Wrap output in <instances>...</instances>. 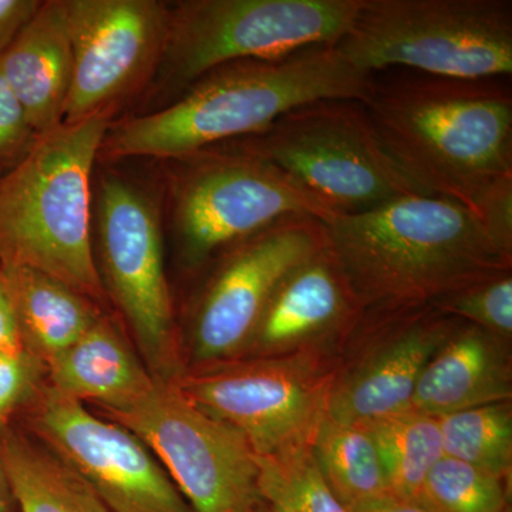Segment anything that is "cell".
Returning a JSON list of instances; mask_svg holds the SVG:
<instances>
[{
  "label": "cell",
  "mask_w": 512,
  "mask_h": 512,
  "mask_svg": "<svg viewBox=\"0 0 512 512\" xmlns=\"http://www.w3.org/2000/svg\"><path fill=\"white\" fill-rule=\"evenodd\" d=\"M377 137L423 195L480 214L512 183V89L508 77L458 80L409 70L373 74L365 101Z\"/></svg>",
  "instance_id": "obj_1"
},
{
  "label": "cell",
  "mask_w": 512,
  "mask_h": 512,
  "mask_svg": "<svg viewBox=\"0 0 512 512\" xmlns=\"http://www.w3.org/2000/svg\"><path fill=\"white\" fill-rule=\"evenodd\" d=\"M370 86L372 76L357 72L336 46L224 64L167 106L111 123L100 154L111 160H178L255 136L303 104L333 99L365 103Z\"/></svg>",
  "instance_id": "obj_2"
},
{
  "label": "cell",
  "mask_w": 512,
  "mask_h": 512,
  "mask_svg": "<svg viewBox=\"0 0 512 512\" xmlns=\"http://www.w3.org/2000/svg\"><path fill=\"white\" fill-rule=\"evenodd\" d=\"M323 222L326 244L366 311L431 306L448 293L512 268L466 205L409 194Z\"/></svg>",
  "instance_id": "obj_3"
},
{
  "label": "cell",
  "mask_w": 512,
  "mask_h": 512,
  "mask_svg": "<svg viewBox=\"0 0 512 512\" xmlns=\"http://www.w3.org/2000/svg\"><path fill=\"white\" fill-rule=\"evenodd\" d=\"M111 114L42 134L0 177V265L59 279L94 302L106 298L93 242V174Z\"/></svg>",
  "instance_id": "obj_4"
},
{
  "label": "cell",
  "mask_w": 512,
  "mask_h": 512,
  "mask_svg": "<svg viewBox=\"0 0 512 512\" xmlns=\"http://www.w3.org/2000/svg\"><path fill=\"white\" fill-rule=\"evenodd\" d=\"M359 8L360 0L170 3L163 55L148 84V99L167 106L224 64L278 59L308 47L336 46Z\"/></svg>",
  "instance_id": "obj_5"
},
{
  "label": "cell",
  "mask_w": 512,
  "mask_h": 512,
  "mask_svg": "<svg viewBox=\"0 0 512 512\" xmlns=\"http://www.w3.org/2000/svg\"><path fill=\"white\" fill-rule=\"evenodd\" d=\"M336 49L357 72L458 80L512 73L511 0H360Z\"/></svg>",
  "instance_id": "obj_6"
},
{
  "label": "cell",
  "mask_w": 512,
  "mask_h": 512,
  "mask_svg": "<svg viewBox=\"0 0 512 512\" xmlns=\"http://www.w3.org/2000/svg\"><path fill=\"white\" fill-rule=\"evenodd\" d=\"M171 234L187 268L210 266L245 239L289 217L332 215L281 170L235 141L174 160Z\"/></svg>",
  "instance_id": "obj_7"
},
{
  "label": "cell",
  "mask_w": 512,
  "mask_h": 512,
  "mask_svg": "<svg viewBox=\"0 0 512 512\" xmlns=\"http://www.w3.org/2000/svg\"><path fill=\"white\" fill-rule=\"evenodd\" d=\"M235 143L275 165L332 214L419 194L387 156L359 100L303 104Z\"/></svg>",
  "instance_id": "obj_8"
},
{
  "label": "cell",
  "mask_w": 512,
  "mask_h": 512,
  "mask_svg": "<svg viewBox=\"0 0 512 512\" xmlns=\"http://www.w3.org/2000/svg\"><path fill=\"white\" fill-rule=\"evenodd\" d=\"M340 350L185 367L174 380L205 413L244 434L258 457L311 443L328 414Z\"/></svg>",
  "instance_id": "obj_9"
},
{
  "label": "cell",
  "mask_w": 512,
  "mask_h": 512,
  "mask_svg": "<svg viewBox=\"0 0 512 512\" xmlns=\"http://www.w3.org/2000/svg\"><path fill=\"white\" fill-rule=\"evenodd\" d=\"M97 271L126 320L148 372L173 382L183 373L156 202L133 181L100 174L96 192Z\"/></svg>",
  "instance_id": "obj_10"
},
{
  "label": "cell",
  "mask_w": 512,
  "mask_h": 512,
  "mask_svg": "<svg viewBox=\"0 0 512 512\" xmlns=\"http://www.w3.org/2000/svg\"><path fill=\"white\" fill-rule=\"evenodd\" d=\"M101 412L153 451L192 512H244L261 503L254 448L237 429L195 406L174 380L154 377L133 403Z\"/></svg>",
  "instance_id": "obj_11"
},
{
  "label": "cell",
  "mask_w": 512,
  "mask_h": 512,
  "mask_svg": "<svg viewBox=\"0 0 512 512\" xmlns=\"http://www.w3.org/2000/svg\"><path fill=\"white\" fill-rule=\"evenodd\" d=\"M325 247L323 222L299 215L218 256L192 302L188 367L237 359L285 276Z\"/></svg>",
  "instance_id": "obj_12"
},
{
  "label": "cell",
  "mask_w": 512,
  "mask_h": 512,
  "mask_svg": "<svg viewBox=\"0 0 512 512\" xmlns=\"http://www.w3.org/2000/svg\"><path fill=\"white\" fill-rule=\"evenodd\" d=\"M20 414L26 433L72 467L110 512H192L136 434L57 392L47 380Z\"/></svg>",
  "instance_id": "obj_13"
},
{
  "label": "cell",
  "mask_w": 512,
  "mask_h": 512,
  "mask_svg": "<svg viewBox=\"0 0 512 512\" xmlns=\"http://www.w3.org/2000/svg\"><path fill=\"white\" fill-rule=\"evenodd\" d=\"M460 322L433 306L366 311L340 349L328 416L362 424L412 409L421 373Z\"/></svg>",
  "instance_id": "obj_14"
},
{
  "label": "cell",
  "mask_w": 512,
  "mask_h": 512,
  "mask_svg": "<svg viewBox=\"0 0 512 512\" xmlns=\"http://www.w3.org/2000/svg\"><path fill=\"white\" fill-rule=\"evenodd\" d=\"M73 52L63 123L111 114L147 86L163 55L168 5L158 0H64Z\"/></svg>",
  "instance_id": "obj_15"
},
{
  "label": "cell",
  "mask_w": 512,
  "mask_h": 512,
  "mask_svg": "<svg viewBox=\"0 0 512 512\" xmlns=\"http://www.w3.org/2000/svg\"><path fill=\"white\" fill-rule=\"evenodd\" d=\"M365 312L326 244L285 276L237 359L340 350Z\"/></svg>",
  "instance_id": "obj_16"
},
{
  "label": "cell",
  "mask_w": 512,
  "mask_h": 512,
  "mask_svg": "<svg viewBox=\"0 0 512 512\" xmlns=\"http://www.w3.org/2000/svg\"><path fill=\"white\" fill-rule=\"evenodd\" d=\"M511 342L460 322L431 357L414 389L412 409L429 416L512 400Z\"/></svg>",
  "instance_id": "obj_17"
},
{
  "label": "cell",
  "mask_w": 512,
  "mask_h": 512,
  "mask_svg": "<svg viewBox=\"0 0 512 512\" xmlns=\"http://www.w3.org/2000/svg\"><path fill=\"white\" fill-rule=\"evenodd\" d=\"M0 72L39 136L62 126L73 73L64 0L40 3L0 56Z\"/></svg>",
  "instance_id": "obj_18"
},
{
  "label": "cell",
  "mask_w": 512,
  "mask_h": 512,
  "mask_svg": "<svg viewBox=\"0 0 512 512\" xmlns=\"http://www.w3.org/2000/svg\"><path fill=\"white\" fill-rule=\"evenodd\" d=\"M154 382L136 350L113 320L100 318L47 367V383L100 410L126 407Z\"/></svg>",
  "instance_id": "obj_19"
},
{
  "label": "cell",
  "mask_w": 512,
  "mask_h": 512,
  "mask_svg": "<svg viewBox=\"0 0 512 512\" xmlns=\"http://www.w3.org/2000/svg\"><path fill=\"white\" fill-rule=\"evenodd\" d=\"M23 345L49 367L100 318L96 302L59 279L23 265H0Z\"/></svg>",
  "instance_id": "obj_20"
},
{
  "label": "cell",
  "mask_w": 512,
  "mask_h": 512,
  "mask_svg": "<svg viewBox=\"0 0 512 512\" xmlns=\"http://www.w3.org/2000/svg\"><path fill=\"white\" fill-rule=\"evenodd\" d=\"M0 460L18 512H110L72 467L26 431H0Z\"/></svg>",
  "instance_id": "obj_21"
},
{
  "label": "cell",
  "mask_w": 512,
  "mask_h": 512,
  "mask_svg": "<svg viewBox=\"0 0 512 512\" xmlns=\"http://www.w3.org/2000/svg\"><path fill=\"white\" fill-rule=\"evenodd\" d=\"M309 447L323 480L348 510L392 494L379 451L359 424L326 414Z\"/></svg>",
  "instance_id": "obj_22"
},
{
  "label": "cell",
  "mask_w": 512,
  "mask_h": 512,
  "mask_svg": "<svg viewBox=\"0 0 512 512\" xmlns=\"http://www.w3.org/2000/svg\"><path fill=\"white\" fill-rule=\"evenodd\" d=\"M359 426L379 451L392 494L419 500L431 468L444 457L439 419L410 409Z\"/></svg>",
  "instance_id": "obj_23"
},
{
  "label": "cell",
  "mask_w": 512,
  "mask_h": 512,
  "mask_svg": "<svg viewBox=\"0 0 512 512\" xmlns=\"http://www.w3.org/2000/svg\"><path fill=\"white\" fill-rule=\"evenodd\" d=\"M444 456L511 480L512 400L439 417Z\"/></svg>",
  "instance_id": "obj_24"
},
{
  "label": "cell",
  "mask_w": 512,
  "mask_h": 512,
  "mask_svg": "<svg viewBox=\"0 0 512 512\" xmlns=\"http://www.w3.org/2000/svg\"><path fill=\"white\" fill-rule=\"evenodd\" d=\"M259 493L271 512H349L320 474L309 444L258 457Z\"/></svg>",
  "instance_id": "obj_25"
},
{
  "label": "cell",
  "mask_w": 512,
  "mask_h": 512,
  "mask_svg": "<svg viewBox=\"0 0 512 512\" xmlns=\"http://www.w3.org/2000/svg\"><path fill=\"white\" fill-rule=\"evenodd\" d=\"M419 501L433 512H511V480L444 456L431 468Z\"/></svg>",
  "instance_id": "obj_26"
},
{
  "label": "cell",
  "mask_w": 512,
  "mask_h": 512,
  "mask_svg": "<svg viewBox=\"0 0 512 512\" xmlns=\"http://www.w3.org/2000/svg\"><path fill=\"white\" fill-rule=\"evenodd\" d=\"M431 306L443 315L512 340V268L448 293Z\"/></svg>",
  "instance_id": "obj_27"
},
{
  "label": "cell",
  "mask_w": 512,
  "mask_h": 512,
  "mask_svg": "<svg viewBox=\"0 0 512 512\" xmlns=\"http://www.w3.org/2000/svg\"><path fill=\"white\" fill-rule=\"evenodd\" d=\"M46 380V366L29 350L0 352V431L12 426Z\"/></svg>",
  "instance_id": "obj_28"
},
{
  "label": "cell",
  "mask_w": 512,
  "mask_h": 512,
  "mask_svg": "<svg viewBox=\"0 0 512 512\" xmlns=\"http://www.w3.org/2000/svg\"><path fill=\"white\" fill-rule=\"evenodd\" d=\"M39 137L0 72V177L28 156Z\"/></svg>",
  "instance_id": "obj_29"
},
{
  "label": "cell",
  "mask_w": 512,
  "mask_h": 512,
  "mask_svg": "<svg viewBox=\"0 0 512 512\" xmlns=\"http://www.w3.org/2000/svg\"><path fill=\"white\" fill-rule=\"evenodd\" d=\"M40 3V0H0V56L33 18Z\"/></svg>",
  "instance_id": "obj_30"
},
{
  "label": "cell",
  "mask_w": 512,
  "mask_h": 512,
  "mask_svg": "<svg viewBox=\"0 0 512 512\" xmlns=\"http://www.w3.org/2000/svg\"><path fill=\"white\" fill-rule=\"evenodd\" d=\"M23 345L18 316L13 306L8 284L0 271V352H22Z\"/></svg>",
  "instance_id": "obj_31"
},
{
  "label": "cell",
  "mask_w": 512,
  "mask_h": 512,
  "mask_svg": "<svg viewBox=\"0 0 512 512\" xmlns=\"http://www.w3.org/2000/svg\"><path fill=\"white\" fill-rule=\"evenodd\" d=\"M349 512H433L419 500L397 497V495H386L379 500L372 501L352 508Z\"/></svg>",
  "instance_id": "obj_32"
},
{
  "label": "cell",
  "mask_w": 512,
  "mask_h": 512,
  "mask_svg": "<svg viewBox=\"0 0 512 512\" xmlns=\"http://www.w3.org/2000/svg\"><path fill=\"white\" fill-rule=\"evenodd\" d=\"M0 512H18L2 460H0Z\"/></svg>",
  "instance_id": "obj_33"
},
{
  "label": "cell",
  "mask_w": 512,
  "mask_h": 512,
  "mask_svg": "<svg viewBox=\"0 0 512 512\" xmlns=\"http://www.w3.org/2000/svg\"><path fill=\"white\" fill-rule=\"evenodd\" d=\"M244 512H271L268 510V507H266L264 501H261L258 505H255V507L249 508V510Z\"/></svg>",
  "instance_id": "obj_34"
}]
</instances>
